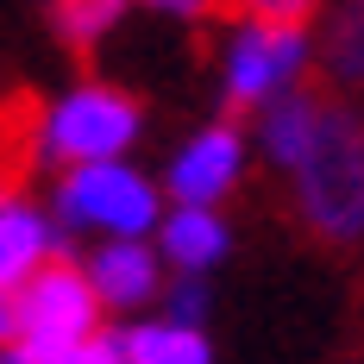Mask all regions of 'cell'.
I'll use <instances>...</instances> for the list:
<instances>
[{
	"instance_id": "6da1fadb",
	"label": "cell",
	"mask_w": 364,
	"mask_h": 364,
	"mask_svg": "<svg viewBox=\"0 0 364 364\" xmlns=\"http://www.w3.org/2000/svg\"><path fill=\"white\" fill-rule=\"evenodd\" d=\"M289 176L301 195V214L321 239L352 245L364 232V145H358V119L346 107H321V126Z\"/></svg>"
},
{
	"instance_id": "7a4b0ae2",
	"label": "cell",
	"mask_w": 364,
	"mask_h": 364,
	"mask_svg": "<svg viewBox=\"0 0 364 364\" xmlns=\"http://www.w3.org/2000/svg\"><path fill=\"white\" fill-rule=\"evenodd\" d=\"M164 214V195L145 170H132L126 157L113 164H75L57 182V220L75 232H101V239H151V226Z\"/></svg>"
},
{
	"instance_id": "3957f363",
	"label": "cell",
	"mask_w": 364,
	"mask_h": 364,
	"mask_svg": "<svg viewBox=\"0 0 364 364\" xmlns=\"http://www.w3.org/2000/svg\"><path fill=\"white\" fill-rule=\"evenodd\" d=\"M95 333H101V301H95L88 277L75 264L50 257L44 270H32L13 289V339L26 352H38L44 364H57L63 352H75Z\"/></svg>"
},
{
	"instance_id": "277c9868",
	"label": "cell",
	"mask_w": 364,
	"mask_h": 364,
	"mask_svg": "<svg viewBox=\"0 0 364 364\" xmlns=\"http://www.w3.org/2000/svg\"><path fill=\"white\" fill-rule=\"evenodd\" d=\"M139 101L132 95H119L107 82H82L70 88L63 101H50L44 113V126H38V151L50 157V164H113V157H126L132 139H139Z\"/></svg>"
},
{
	"instance_id": "5b68a950",
	"label": "cell",
	"mask_w": 364,
	"mask_h": 364,
	"mask_svg": "<svg viewBox=\"0 0 364 364\" xmlns=\"http://www.w3.org/2000/svg\"><path fill=\"white\" fill-rule=\"evenodd\" d=\"M301 70H308V32L301 26H257V19H245L226 38L220 82H226L232 107H270L277 95H289L301 82Z\"/></svg>"
},
{
	"instance_id": "8992f818",
	"label": "cell",
	"mask_w": 364,
	"mask_h": 364,
	"mask_svg": "<svg viewBox=\"0 0 364 364\" xmlns=\"http://www.w3.org/2000/svg\"><path fill=\"white\" fill-rule=\"evenodd\" d=\"M239 176H245V132L214 119L195 139H182V151L170 157L157 195H170L176 208H214V201H226L239 188Z\"/></svg>"
},
{
	"instance_id": "52a82bcc",
	"label": "cell",
	"mask_w": 364,
	"mask_h": 364,
	"mask_svg": "<svg viewBox=\"0 0 364 364\" xmlns=\"http://www.w3.org/2000/svg\"><path fill=\"white\" fill-rule=\"evenodd\" d=\"M88 289L101 308H145L151 295L164 289V257L151 252L145 239H107L88 257Z\"/></svg>"
},
{
	"instance_id": "ba28073f",
	"label": "cell",
	"mask_w": 364,
	"mask_h": 364,
	"mask_svg": "<svg viewBox=\"0 0 364 364\" xmlns=\"http://www.w3.org/2000/svg\"><path fill=\"white\" fill-rule=\"evenodd\" d=\"M151 239H157V257H170L182 277H208L232 245L220 208H170V214H157Z\"/></svg>"
},
{
	"instance_id": "9c48e42d",
	"label": "cell",
	"mask_w": 364,
	"mask_h": 364,
	"mask_svg": "<svg viewBox=\"0 0 364 364\" xmlns=\"http://www.w3.org/2000/svg\"><path fill=\"white\" fill-rule=\"evenodd\" d=\"M57 252V226L38 214L32 201L19 195H0V289L13 295L32 270H44Z\"/></svg>"
},
{
	"instance_id": "30bf717a",
	"label": "cell",
	"mask_w": 364,
	"mask_h": 364,
	"mask_svg": "<svg viewBox=\"0 0 364 364\" xmlns=\"http://www.w3.org/2000/svg\"><path fill=\"white\" fill-rule=\"evenodd\" d=\"M321 107L327 101H314V95H277L270 107H264V119H257V145L270 151V164L277 170H295L301 164V151H308V139H314V126H321Z\"/></svg>"
},
{
	"instance_id": "8fae6325",
	"label": "cell",
	"mask_w": 364,
	"mask_h": 364,
	"mask_svg": "<svg viewBox=\"0 0 364 364\" xmlns=\"http://www.w3.org/2000/svg\"><path fill=\"white\" fill-rule=\"evenodd\" d=\"M119 352L126 364H214L201 327H176V321H139L132 333H119Z\"/></svg>"
},
{
	"instance_id": "7c38bea8",
	"label": "cell",
	"mask_w": 364,
	"mask_h": 364,
	"mask_svg": "<svg viewBox=\"0 0 364 364\" xmlns=\"http://www.w3.org/2000/svg\"><path fill=\"white\" fill-rule=\"evenodd\" d=\"M50 13H57V32L70 38V44H95L101 32L119 26L126 0H50Z\"/></svg>"
},
{
	"instance_id": "4fadbf2b",
	"label": "cell",
	"mask_w": 364,
	"mask_h": 364,
	"mask_svg": "<svg viewBox=\"0 0 364 364\" xmlns=\"http://www.w3.org/2000/svg\"><path fill=\"white\" fill-rule=\"evenodd\" d=\"M245 19H257V26H301L321 0H232Z\"/></svg>"
},
{
	"instance_id": "5bb4252c",
	"label": "cell",
	"mask_w": 364,
	"mask_h": 364,
	"mask_svg": "<svg viewBox=\"0 0 364 364\" xmlns=\"http://www.w3.org/2000/svg\"><path fill=\"white\" fill-rule=\"evenodd\" d=\"M201 314H208V283H201V277H176V289H170V314H164V321H176V327H201Z\"/></svg>"
},
{
	"instance_id": "9a60e30c",
	"label": "cell",
	"mask_w": 364,
	"mask_h": 364,
	"mask_svg": "<svg viewBox=\"0 0 364 364\" xmlns=\"http://www.w3.org/2000/svg\"><path fill=\"white\" fill-rule=\"evenodd\" d=\"M57 364H126V352H119V333H95V339H82L75 352H63Z\"/></svg>"
},
{
	"instance_id": "2e32d148",
	"label": "cell",
	"mask_w": 364,
	"mask_h": 364,
	"mask_svg": "<svg viewBox=\"0 0 364 364\" xmlns=\"http://www.w3.org/2000/svg\"><path fill=\"white\" fill-rule=\"evenodd\" d=\"M145 6H157V13H176V19H201L214 0H145Z\"/></svg>"
},
{
	"instance_id": "e0dca14e",
	"label": "cell",
	"mask_w": 364,
	"mask_h": 364,
	"mask_svg": "<svg viewBox=\"0 0 364 364\" xmlns=\"http://www.w3.org/2000/svg\"><path fill=\"white\" fill-rule=\"evenodd\" d=\"M0 364H44L38 352H26L19 339H0Z\"/></svg>"
},
{
	"instance_id": "ac0fdd59",
	"label": "cell",
	"mask_w": 364,
	"mask_h": 364,
	"mask_svg": "<svg viewBox=\"0 0 364 364\" xmlns=\"http://www.w3.org/2000/svg\"><path fill=\"white\" fill-rule=\"evenodd\" d=\"M0 339H13V295L0 289Z\"/></svg>"
},
{
	"instance_id": "d6986e66",
	"label": "cell",
	"mask_w": 364,
	"mask_h": 364,
	"mask_svg": "<svg viewBox=\"0 0 364 364\" xmlns=\"http://www.w3.org/2000/svg\"><path fill=\"white\" fill-rule=\"evenodd\" d=\"M0 170H6V139H0Z\"/></svg>"
}]
</instances>
